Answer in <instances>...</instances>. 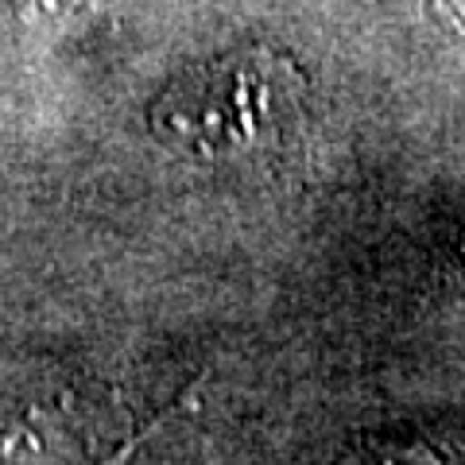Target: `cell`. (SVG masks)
<instances>
[{
	"instance_id": "cell-1",
	"label": "cell",
	"mask_w": 465,
	"mask_h": 465,
	"mask_svg": "<svg viewBox=\"0 0 465 465\" xmlns=\"http://www.w3.org/2000/svg\"><path fill=\"white\" fill-rule=\"evenodd\" d=\"M307 124V78L268 47H241L174 78L152 105L155 136L194 163L280 152Z\"/></svg>"
},
{
	"instance_id": "cell-2",
	"label": "cell",
	"mask_w": 465,
	"mask_h": 465,
	"mask_svg": "<svg viewBox=\"0 0 465 465\" xmlns=\"http://www.w3.org/2000/svg\"><path fill=\"white\" fill-rule=\"evenodd\" d=\"M333 465H446V461L427 442H372L349 450Z\"/></svg>"
},
{
	"instance_id": "cell-3",
	"label": "cell",
	"mask_w": 465,
	"mask_h": 465,
	"mask_svg": "<svg viewBox=\"0 0 465 465\" xmlns=\"http://www.w3.org/2000/svg\"><path fill=\"white\" fill-rule=\"evenodd\" d=\"M128 450H133V446H128ZM128 450H121V454H116V458H109L105 465H116V461H121V458H128Z\"/></svg>"
}]
</instances>
